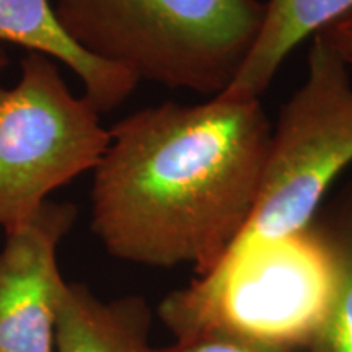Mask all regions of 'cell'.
Returning a JSON list of instances; mask_svg holds the SVG:
<instances>
[{"mask_svg":"<svg viewBox=\"0 0 352 352\" xmlns=\"http://www.w3.org/2000/svg\"><path fill=\"white\" fill-rule=\"evenodd\" d=\"M314 223L328 245L334 264V292L328 314L303 352H352V182Z\"/></svg>","mask_w":352,"mask_h":352,"instance_id":"obj_10","label":"cell"},{"mask_svg":"<svg viewBox=\"0 0 352 352\" xmlns=\"http://www.w3.org/2000/svg\"><path fill=\"white\" fill-rule=\"evenodd\" d=\"M272 126L259 100L144 108L109 129L91 230L111 256L209 272L256 206Z\"/></svg>","mask_w":352,"mask_h":352,"instance_id":"obj_1","label":"cell"},{"mask_svg":"<svg viewBox=\"0 0 352 352\" xmlns=\"http://www.w3.org/2000/svg\"><path fill=\"white\" fill-rule=\"evenodd\" d=\"M77 208L47 199L6 233L0 250V352H54L56 318L65 287L57 250Z\"/></svg>","mask_w":352,"mask_h":352,"instance_id":"obj_6","label":"cell"},{"mask_svg":"<svg viewBox=\"0 0 352 352\" xmlns=\"http://www.w3.org/2000/svg\"><path fill=\"white\" fill-rule=\"evenodd\" d=\"M352 10V0H267L258 36L230 87L228 101L259 100L277 70L303 39L314 38Z\"/></svg>","mask_w":352,"mask_h":352,"instance_id":"obj_9","label":"cell"},{"mask_svg":"<svg viewBox=\"0 0 352 352\" xmlns=\"http://www.w3.org/2000/svg\"><path fill=\"white\" fill-rule=\"evenodd\" d=\"M158 352H285L270 347L246 344L219 336H191L176 340L175 344L160 347Z\"/></svg>","mask_w":352,"mask_h":352,"instance_id":"obj_11","label":"cell"},{"mask_svg":"<svg viewBox=\"0 0 352 352\" xmlns=\"http://www.w3.org/2000/svg\"><path fill=\"white\" fill-rule=\"evenodd\" d=\"M351 164L349 65L316 33L305 80L280 109L271 132L256 206L230 248L303 230L334 179Z\"/></svg>","mask_w":352,"mask_h":352,"instance_id":"obj_4","label":"cell"},{"mask_svg":"<svg viewBox=\"0 0 352 352\" xmlns=\"http://www.w3.org/2000/svg\"><path fill=\"white\" fill-rule=\"evenodd\" d=\"M0 41L67 65L82 82L83 96L100 114L121 107L139 85L124 70L78 47L57 21L51 0H0Z\"/></svg>","mask_w":352,"mask_h":352,"instance_id":"obj_7","label":"cell"},{"mask_svg":"<svg viewBox=\"0 0 352 352\" xmlns=\"http://www.w3.org/2000/svg\"><path fill=\"white\" fill-rule=\"evenodd\" d=\"M8 64H10V57L7 56L6 51L0 50V72H2L3 69H7Z\"/></svg>","mask_w":352,"mask_h":352,"instance_id":"obj_13","label":"cell"},{"mask_svg":"<svg viewBox=\"0 0 352 352\" xmlns=\"http://www.w3.org/2000/svg\"><path fill=\"white\" fill-rule=\"evenodd\" d=\"M145 298L103 302L80 283H65L56 318L54 352H158L151 344Z\"/></svg>","mask_w":352,"mask_h":352,"instance_id":"obj_8","label":"cell"},{"mask_svg":"<svg viewBox=\"0 0 352 352\" xmlns=\"http://www.w3.org/2000/svg\"><path fill=\"white\" fill-rule=\"evenodd\" d=\"M69 38L135 80L219 96L264 16L259 0H51Z\"/></svg>","mask_w":352,"mask_h":352,"instance_id":"obj_2","label":"cell"},{"mask_svg":"<svg viewBox=\"0 0 352 352\" xmlns=\"http://www.w3.org/2000/svg\"><path fill=\"white\" fill-rule=\"evenodd\" d=\"M334 264L311 220L283 239L228 248L206 274L173 290L158 316L176 340L219 336L302 352L328 314Z\"/></svg>","mask_w":352,"mask_h":352,"instance_id":"obj_3","label":"cell"},{"mask_svg":"<svg viewBox=\"0 0 352 352\" xmlns=\"http://www.w3.org/2000/svg\"><path fill=\"white\" fill-rule=\"evenodd\" d=\"M318 34L323 36L324 41L331 46V50L349 67H352V10L342 15L341 19L333 21Z\"/></svg>","mask_w":352,"mask_h":352,"instance_id":"obj_12","label":"cell"},{"mask_svg":"<svg viewBox=\"0 0 352 352\" xmlns=\"http://www.w3.org/2000/svg\"><path fill=\"white\" fill-rule=\"evenodd\" d=\"M15 87H0V228L28 220L47 196L94 171L109 129L85 96H76L51 57L28 52Z\"/></svg>","mask_w":352,"mask_h":352,"instance_id":"obj_5","label":"cell"}]
</instances>
